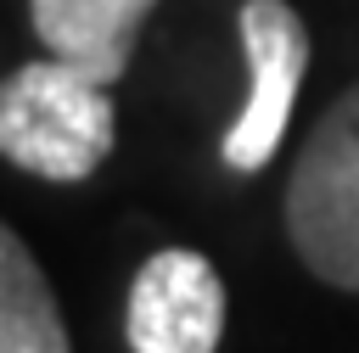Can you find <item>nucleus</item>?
I'll return each mask as SVG.
<instances>
[{
	"instance_id": "1",
	"label": "nucleus",
	"mask_w": 359,
	"mask_h": 353,
	"mask_svg": "<svg viewBox=\"0 0 359 353\" xmlns=\"http://www.w3.org/2000/svg\"><path fill=\"white\" fill-rule=\"evenodd\" d=\"M118 140V112L112 95L95 73L45 56L22 62L0 84V151L22 174L79 185L90 179Z\"/></svg>"
},
{
	"instance_id": "2",
	"label": "nucleus",
	"mask_w": 359,
	"mask_h": 353,
	"mask_svg": "<svg viewBox=\"0 0 359 353\" xmlns=\"http://www.w3.org/2000/svg\"><path fill=\"white\" fill-rule=\"evenodd\" d=\"M286 235L314 280L359 291V84H348L292 157Z\"/></svg>"
},
{
	"instance_id": "3",
	"label": "nucleus",
	"mask_w": 359,
	"mask_h": 353,
	"mask_svg": "<svg viewBox=\"0 0 359 353\" xmlns=\"http://www.w3.org/2000/svg\"><path fill=\"white\" fill-rule=\"evenodd\" d=\"M236 28H241L252 90H247V106L236 112V123L224 129L219 157L236 174H258L280 151V134L292 123V106H297L303 73H309V28L286 0H247Z\"/></svg>"
},
{
	"instance_id": "4",
	"label": "nucleus",
	"mask_w": 359,
	"mask_h": 353,
	"mask_svg": "<svg viewBox=\"0 0 359 353\" xmlns=\"http://www.w3.org/2000/svg\"><path fill=\"white\" fill-rule=\"evenodd\" d=\"M123 336L135 353H213L224 336L219 269L191 247L151 252L129 280Z\"/></svg>"
},
{
	"instance_id": "5",
	"label": "nucleus",
	"mask_w": 359,
	"mask_h": 353,
	"mask_svg": "<svg viewBox=\"0 0 359 353\" xmlns=\"http://www.w3.org/2000/svg\"><path fill=\"white\" fill-rule=\"evenodd\" d=\"M151 6L157 0H28V17L50 56L112 84L135 56Z\"/></svg>"
},
{
	"instance_id": "6",
	"label": "nucleus",
	"mask_w": 359,
	"mask_h": 353,
	"mask_svg": "<svg viewBox=\"0 0 359 353\" xmlns=\"http://www.w3.org/2000/svg\"><path fill=\"white\" fill-rule=\"evenodd\" d=\"M0 353H67L56 291L17 230H0Z\"/></svg>"
}]
</instances>
